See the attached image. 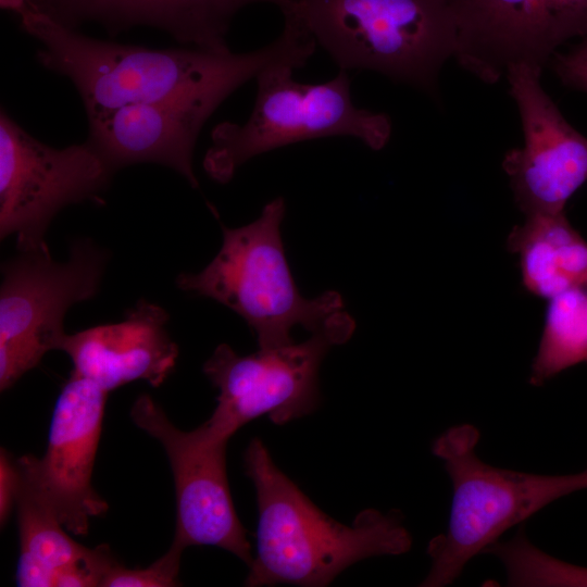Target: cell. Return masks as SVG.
Wrapping results in <instances>:
<instances>
[{
	"label": "cell",
	"instance_id": "cell-4",
	"mask_svg": "<svg viewBox=\"0 0 587 587\" xmlns=\"http://www.w3.org/2000/svg\"><path fill=\"white\" fill-rule=\"evenodd\" d=\"M285 212V200L278 197L250 224L223 227L222 247L214 259L202 271L176 279L179 289L211 298L240 315L254 332L260 349L290 345L296 326L313 333L344 310L336 291L312 299L299 292L280 236Z\"/></svg>",
	"mask_w": 587,
	"mask_h": 587
},
{
	"label": "cell",
	"instance_id": "cell-2",
	"mask_svg": "<svg viewBox=\"0 0 587 587\" xmlns=\"http://www.w3.org/2000/svg\"><path fill=\"white\" fill-rule=\"evenodd\" d=\"M243 463L259 513L246 586H327L360 560L411 549L412 536L399 511L366 509L351 525L332 519L277 467L259 438L248 445Z\"/></svg>",
	"mask_w": 587,
	"mask_h": 587
},
{
	"label": "cell",
	"instance_id": "cell-22",
	"mask_svg": "<svg viewBox=\"0 0 587 587\" xmlns=\"http://www.w3.org/2000/svg\"><path fill=\"white\" fill-rule=\"evenodd\" d=\"M540 582L550 587H587V567L547 557L539 571Z\"/></svg>",
	"mask_w": 587,
	"mask_h": 587
},
{
	"label": "cell",
	"instance_id": "cell-8",
	"mask_svg": "<svg viewBox=\"0 0 587 587\" xmlns=\"http://www.w3.org/2000/svg\"><path fill=\"white\" fill-rule=\"evenodd\" d=\"M108 261L107 251L87 239L72 243L65 262L50 252H21L2 266L0 288V389L13 386L58 350L63 320L75 303L95 297Z\"/></svg>",
	"mask_w": 587,
	"mask_h": 587
},
{
	"label": "cell",
	"instance_id": "cell-16",
	"mask_svg": "<svg viewBox=\"0 0 587 587\" xmlns=\"http://www.w3.org/2000/svg\"><path fill=\"white\" fill-rule=\"evenodd\" d=\"M260 0H26L28 9L75 29L97 22L110 34L150 26L191 48L216 51L227 46L234 15Z\"/></svg>",
	"mask_w": 587,
	"mask_h": 587
},
{
	"label": "cell",
	"instance_id": "cell-10",
	"mask_svg": "<svg viewBox=\"0 0 587 587\" xmlns=\"http://www.w3.org/2000/svg\"><path fill=\"white\" fill-rule=\"evenodd\" d=\"M130 417L162 445L168 458L177 509L172 544L182 550L218 547L250 566L251 545L236 514L226 474L228 440L214 437L203 424L190 432L177 428L149 395L136 399Z\"/></svg>",
	"mask_w": 587,
	"mask_h": 587
},
{
	"label": "cell",
	"instance_id": "cell-6",
	"mask_svg": "<svg viewBox=\"0 0 587 587\" xmlns=\"http://www.w3.org/2000/svg\"><path fill=\"white\" fill-rule=\"evenodd\" d=\"M289 65H274L257 77L252 112L243 124L224 122L211 133L203 168L217 183L229 182L255 155L287 145L332 136H349L373 150L383 149L391 135L385 113L357 107L348 71L319 84L294 79Z\"/></svg>",
	"mask_w": 587,
	"mask_h": 587
},
{
	"label": "cell",
	"instance_id": "cell-7",
	"mask_svg": "<svg viewBox=\"0 0 587 587\" xmlns=\"http://www.w3.org/2000/svg\"><path fill=\"white\" fill-rule=\"evenodd\" d=\"M355 322L344 310L300 344L237 354L216 347L203 372L218 389L217 405L203 423L216 438H229L246 423L267 414L276 425L312 413L320 399L319 369L333 346L347 342Z\"/></svg>",
	"mask_w": 587,
	"mask_h": 587
},
{
	"label": "cell",
	"instance_id": "cell-1",
	"mask_svg": "<svg viewBox=\"0 0 587 587\" xmlns=\"http://www.w3.org/2000/svg\"><path fill=\"white\" fill-rule=\"evenodd\" d=\"M18 14L22 29L41 43L38 61L73 83L88 121L220 83L243 85L274 65L299 68L316 48L310 33L291 23L266 47L234 53L122 45L85 36L27 8Z\"/></svg>",
	"mask_w": 587,
	"mask_h": 587
},
{
	"label": "cell",
	"instance_id": "cell-13",
	"mask_svg": "<svg viewBox=\"0 0 587 587\" xmlns=\"http://www.w3.org/2000/svg\"><path fill=\"white\" fill-rule=\"evenodd\" d=\"M541 67L511 65L505 77L516 102L524 146L508 151L502 166L525 215L559 213L587 180V138L563 117L540 83Z\"/></svg>",
	"mask_w": 587,
	"mask_h": 587
},
{
	"label": "cell",
	"instance_id": "cell-23",
	"mask_svg": "<svg viewBox=\"0 0 587 587\" xmlns=\"http://www.w3.org/2000/svg\"><path fill=\"white\" fill-rule=\"evenodd\" d=\"M0 455V520L3 524L16 503L21 474L17 462L12 461L3 449Z\"/></svg>",
	"mask_w": 587,
	"mask_h": 587
},
{
	"label": "cell",
	"instance_id": "cell-17",
	"mask_svg": "<svg viewBox=\"0 0 587 587\" xmlns=\"http://www.w3.org/2000/svg\"><path fill=\"white\" fill-rule=\"evenodd\" d=\"M507 247L519 255L522 283L532 295L550 299L570 288H587V241L564 211L526 215Z\"/></svg>",
	"mask_w": 587,
	"mask_h": 587
},
{
	"label": "cell",
	"instance_id": "cell-15",
	"mask_svg": "<svg viewBox=\"0 0 587 587\" xmlns=\"http://www.w3.org/2000/svg\"><path fill=\"white\" fill-rule=\"evenodd\" d=\"M167 312L140 300L125 319L62 337L58 350L73 363L72 375L110 392L134 380L160 386L173 371L178 347L166 330Z\"/></svg>",
	"mask_w": 587,
	"mask_h": 587
},
{
	"label": "cell",
	"instance_id": "cell-3",
	"mask_svg": "<svg viewBox=\"0 0 587 587\" xmlns=\"http://www.w3.org/2000/svg\"><path fill=\"white\" fill-rule=\"evenodd\" d=\"M479 429L473 424L447 428L435 438L432 452L450 478L452 499L447 529L426 548L430 569L420 584H452L465 565L552 501L587 489V469L570 475H540L485 463L476 453Z\"/></svg>",
	"mask_w": 587,
	"mask_h": 587
},
{
	"label": "cell",
	"instance_id": "cell-12",
	"mask_svg": "<svg viewBox=\"0 0 587 587\" xmlns=\"http://www.w3.org/2000/svg\"><path fill=\"white\" fill-rule=\"evenodd\" d=\"M107 396L93 382L71 375L55 402L43 457L16 460L22 476L77 536L109 509L91 483Z\"/></svg>",
	"mask_w": 587,
	"mask_h": 587
},
{
	"label": "cell",
	"instance_id": "cell-11",
	"mask_svg": "<svg viewBox=\"0 0 587 587\" xmlns=\"http://www.w3.org/2000/svg\"><path fill=\"white\" fill-rule=\"evenodd\" d=\"M455 25L454 58L484 83L511 65L542 68L555 49L587 37V0H449Z\"/></svg>",
	"mask_w": 587,
	"mask_h": 587
},
{
	"label": "cell",
	"instance_id": "cell-14",
	"mask_svg": "<svg viewBox=\"0 0 587 587\" xmlns=\"http://www.w3.org/2000/svg\"><path fill=\"white\" fill-rule=\"evenodd\" d=\"M240 86L225 82L122 107L89 120L87 141L113 172L132 164L157 163L171 167L198 188L192 153L199 133L217 107Z\"/></svg>",
	"mask_w": 587,
	"mask_h": 587
},
{
	"label": "cell",
	"instance_id": "cell-24",
	"mask_svg": "<svg viewBox=\"0 0 587 587\" xmlns=\"http://www.w3.org/2000/svg\"><path fill=\"white\" fill-rule=\"evenodd\" d=\"M2 9L21 13L26 8V0H0Z\"/></svg>",
	"mask_w": 587,
	"mask_h": 587
},
{
	"label": "cell",
	"instance_id": "cell-5",
	"mask_svg": "<svg viewBox=\"0 0 587 587\" xmlns=\"http://www.w3.org/2000/svg\"><path fill=\"white\" fill-rule=\"evenodd\" d=\"M301 16L339 70H371L427 90L455 51L449 0H305Z\"/></svg>",
	"mask_w": 587,
	"mask_h": 587
},
{
	"label": "cell",
	"instance_id": "cell-20",
	"mask_svg": "<svg viewBox=\"0 0 587 587\" xmlns=\"http://www.w3.org/2000/svg\"><path fill=\"white\" fill-rule=\"evenodd\" d=\"M182 550L172 544L165 554L145 569H128L116 560L105 572L101 587H172L177 579Z\"/></svg>",
	"mask_w": 587,
	"mask_h": 587
},
{
	"label": "cell",
	"instance_id": "cell-21",
	"mask_svg": "<svg viewBox=\"0 0 587 587\" xmlns=\"http://www.w3.org/2000/svg\"><path fill=\"white\" fill-rule=\"evenodd\" d=\"M551 64L564 85L587 92V37L567 52L554 54Z\"/></svg>",
	"mask_w": 587,
	"mask_h": 587
},
{
	"label": "cell",
	"instance_id": "cell-9",
	"mask_svg": "<svg viewBox=\"0 0 587 587\" xmlns=\"http://www.w3.org/2000/svg\"><path fill=\"white\" fill-rule=\"evenodd\" d=\"M113 171L87 140L53 148L0 112V236L21 252H49L45 240L57 213L99 199Z\"/></svg>",
	"mask_w": 587,
	"mask_h": 587
},
{
	"label": "cell",
	"instance_id": "cell-19",
	"mask_svg": "<svg viewBox=\"0 0 587 587\" xmlns=\"http://www.w3.org/2000/svg\"><path fill=\"white\" fill-rule=\"evenodd\" d=\"M548 300L542 335L530 366L533 386L587 363V288H570Z\"/></svg>",
	"mask_w": 587,
	"mask_h": 587
},
{
	"label": "cell",
	"instance_id": "cell-18",
	"mask_svg": "<svg viewBox=\"0 0 587 587\" xmlns=\"http://www.w3.org/2000/svg\"><path fill=\"white\" fill-rule=\"evenodd\" d=\"M15 505L20 530L16 585L53 587L60 572L79 560L89 548L68 536L22 474Z\"/></svg>",
	"mask_w": 587,
	"mask_h": 587
}]
</instances>
